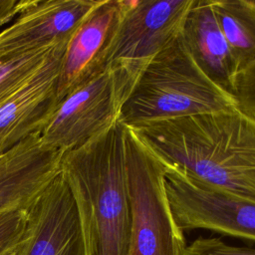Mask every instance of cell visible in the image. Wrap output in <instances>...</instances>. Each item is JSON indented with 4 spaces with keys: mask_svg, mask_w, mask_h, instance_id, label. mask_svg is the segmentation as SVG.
I'll return each instance as SVG.
<instances>
[{
    "mask_svg": "<svg viewBox=\"0 0 255 255\" xmlns=\"http://www.w3.org/2000/svg\"><path fill=\"white\" fill-rule=\"evenodd\" d=\"M128 128L166 168L255 203V119L239 109Z\"/></svg>",
    "mask_w": 255,
    "mask_h": 255,
    "instance_id": "6da1fadb",
    "label": "cell"
},
{
    "mask_svg": "<svg viewBox=\"0 0 255 255\" xmlns=\"http://www.w3.org/2000/svg\"><path fill=\"white\" fill-rule=\"evenodd\" d=\"M126 127L120 122L62 154L60 173L74 197L85 255H128L130 207Z\"/></svg>",
    "mask_w": 255,
    "mask_h": 255,
    "instance_id": "7a4b0ae2",
    "label": "cell"
},
{
    "mask_svg": "<svg viewBox=\"0 0 255 255\" xmlns=\"http://www.w3.org/2000/svg\"><path fill=\"white\" fill-rule=\"evenodd\" d=\"M238 110L235 97L196 65L180 36L155 55L123 106L126 127L188 116Z\"/></svg>",
    "mask_w": 255,
    "mask_h": 255,
    "instance_id": "3957f363",
    "label": "cell"
},
{
    "mask_svg": "<svg viewBox=\"0 0 255 255\" xmlns=\"http://www.w3.org/2000/svg\"><path fill=\"white\" fill-rule=\"evenodd\" d=\"M144 69L134 65L110 67L75 88L59 102L40 131L41 143L63 154L118 123Z\"/></svg>",
    "mask_w": 255,
    "mask_h": 255,
    "instance_id": "277c9868",
    "label": "cell"
},
{
    "mask_svg": "<svg viewBox=\"0 0 255 255\" xmlns=\"http://www.w3.org/2000/svg\"><path fill=\"white\" fill-rule=\"evenodd\" d=\"M125 144L130 207L128 255H182L186 244L169 205L165 165L128 127Z\"/></svg>",
    "mask_w": 255,
    "mask_h": 255,
    "instance_id": "5b68a950",
    "label": "cell"
},
{
    "mask_svg": "<svg viewBox=\"0 0 255 255\" xmlns=\"http://www.w3.org/2000/svg\"><path fill=\"white\" fill-rule=\"evenodd\" d=\"M195 0H127L104 56L102 69L134 65L145 68L181 34Z\"/></svg>",
    "mask_w": 255,
    "mask_h": 255,
    "instance_id": "8992f818",
    "label": "cell"
},
{
    "mask_svg": "<svg viewBox=\"0 0 255 255\" xmlns=\"http://www.w3.org/2000/svg\"><path fill=\"white\" fill-rule=\"evenodd\" d=\"M165 188L174 220L182 231L206 229L255 242L254 202L169 168Z\"/></svg>",
    "mask_w": 255,
    "mask_h": 255,
    "instance_id": "52a82bcc",
    "label": "cell"
},
{
    "mask_svg": "<svg viewBox=\"0 0 255 255\" xmlns=\"http://www.w3.org/2000/svg\"><path fill=\"white\" fill-rule=\"evenodd\" d=\"M19 255H85L76 203L60 172L27 208Z\"/></svg>",
    "mask_w": 255,
    "mask_h": 255,
    "instance_id": "ba28073f",
    "label": "cell"
},
{
    "mask_svg": "<svg viewBox=\"0 0 255 255\" xmlns=\"http://www.w3.org/2000/svg\"><path fill=\"white\" fill-rule=\"evenodd\" d=\"M67 42L0 105V154L39 134L59 104L58 80Z\"/></svg>",
    "mask_w": 255,
    "mask_h": 255,
    "instance_id": "9c48e42d",
    "label": "cell"
},
{
    "mask_svg": "<svg viewBox=\"0 0 255 255\" xmlns=\"http://www.w3.org/2000/svg\"><path fill=\"white\" fill-rule=\"evenodd\" d=\"M99 0H31L0 31V59L69 41Z\"/></svg>",
    "mask_w": 255,
    "mask_h": 255,
    "instance_id": "30bf717a",
    "label": "cell"
},
{
    "mask_svg": "<svg viewBox=\"0 0 255 255\" xmlns=\"http://www.w3.org/2000/svg\"><path fill=\"white\" fill-rule=\"evenodd\" d=\"M127 0H99L70 37L58 80L59 102L75 88L103 71L107 48Z\"/></svg>",
    "mask_w": 255,
    "mask_h": 255,
    "instance_id": "8fae6325",
    "label": "cell"
},
{
    "mask_svg": "<svg viewBox=\"0 0 255 255\" xmlns=\"http://www.w3.org/2000/svg\"><path fill=\"white\" fill-rule=\"evenodd\" d=\"M62 153L34 134L0 154V213L26 209L60 172Z\"/></svg>",
    "mask_w": 255,
    "mask_h": 255,
    "instance_id": "7c38bea8",
    "label": "cell"
},
{
    "mask_svg": "<svg viewBox=\"0 0 255 255\" xmlns=\"http://www.w3.org/2000/svg\"><path fill=\"white\" fill-rule=\"evenodd\" d=\"M180 39L203 73L233 95L237 69L210 0L194 1L185 18Z\"/></svg>",
    "mask_w": 255,
    "mask_h": 255,
    "instance_id": "4fadbf2b",
    "label": "cell"
},
{
    "mask_svg": "<svg viewBox=\"0 0 255 255\" xmlns=\"http://www.w3.org/2000/svg\"><path fill=\"white\" fill-rule=\"evenodd\" d=\"M237 73L255 60V0H210Z\"/></svg>",
    "mask_w": 255,
    "mask_h": 255,
    "instance_id": "5bb4252c",
    "label": "cell"
},
{
    "mask_svg": "<svg viewBox=\"0 0 255 255\" xmlns=\"http://www.w3.org/2000/svg\"><path fill=\"white\" fill-rule=\"evenodd\" d=\"M59 44L0 59V105L45 63Z\"/></svg>",
    "mask_w": 255,
    "mask_h": 255,
    "instance_id": "9a60e30c",
    "label": "cell"
},
{
    "mask_svg": "<svg viewBox=\"0 0 255 255\" xmlns=\"http://www.w3.org/2000/svg\"><path fill=\"white\" fill-rule=\"evenodd\" d=\"M27 224V208L0 213V255L16 249L23 241Z\"/></svg>",
    "mask_w": 255,
    "mask_h": 255,
    "instance_id": "2e32d148",
    "label": "cell"
},
{
    "mask_svg": "<svg viewBox=\"0 0 255 255\" xmlns=\"http://www.w3.org/2000/svg\"><path fill=\"white\" fill-rule=\"evenodd\" d=\"M233 95L238 109L255 119V60L236 74Z\"/></svg>",
    "mask_w": 255,
    "mask_h": 255,
    "instance_id": "e0dca14e",
    "label": "cell"
},
{
    "mask_svg": "<svg viewBox=\"0 0 255 255\" xmlns=\"http://www.w3.org/2000/svg\"><path fill=\"white\" fill-rule=\"evenodd\" d=\"M182 255H255V249L231 246L218 237H198L185 246Z\"/></svg>",
    "mask_w": 255,
    "mask_h": 255,
    "instance_id": "ac0fdd59",
    "label": "cell"
},
{
    "mask_svg": "<svg viewBox=\"0 0 255 255\" xmlns=\"http://www.w3.org/2000/svg\"><path fill=\"white\" fill-rule=\"evenodd\" d=\"M30 2L31 0H0V28L13 22Z\"/></svg>",
    "mask_w": 255,
    "mask_h": 255,
    "instance_id": "d6986e66",
    "label": "cell"
},
{
    "mask_svg": "<svg viewBox=\"0 0 255 255\" xmlns=\"http://www.w3.org/2000/svg\"><path fill=\"white\" fill-rule=\"evenodd\" d=\"M20 246H21V244H20L16 249L11 250V251L7 252V253H6V254H4V255H19V249H20Z\"/></svg>",
    "mask_w": 255,
    "mask_h": 255,
    "instance_id": "ffe728a7",
    "label": "cell"
}]
</instances>
